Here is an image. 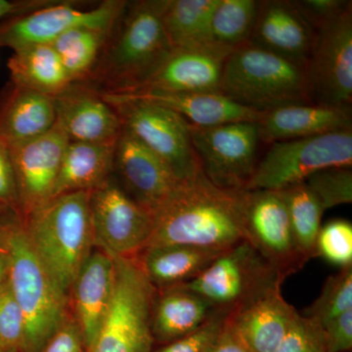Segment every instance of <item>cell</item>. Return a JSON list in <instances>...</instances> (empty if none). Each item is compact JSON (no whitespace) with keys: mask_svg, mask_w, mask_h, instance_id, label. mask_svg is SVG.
Returning a JSON list of instances; mask_svg holds the SVG:
<instances>
[{"mask_svg":"<svg viewBox=\"0 0 352 352\" xmlns=\"http://www.w3.org/2000/svg\"><path fill=\"white\" fill-rule=\"evenodd\" d=\"M25 332L24 315L7 279L0 289V351L22 352Z\"/></svg>","mask_w":352,"mask_h":352,"instance_id":"d590c367","label":"cell"},{"mask_svg":"<svg viewBox=\"0 0 352 352\" xmlns=\"http://www.w3.org/2000/svg\"><path fill=\"white\" fill-rule=\"evenodd\" d=\"M94 245L112 256L135 258L153 231V214L112 179L90 191Z\"/></svg>","mask_w":352,"mask_h":352,"instance_id":"7c38bea8","label":"cell"},{"mask_svg":"<svg viewBox=\"0 0 352 352\" xmlns=\"http://www.w3.org/2000/svg\"><path fill=\"white\" fill-rule=\"evenodd\" d=\"M316 256L342 268L352 266V224L335 219L322 226L316 241Z\"/></svg>","mask_w":352,"mask_h":352,"instance_id":"e575fe53","label":"cell"},{"mask_svg":"<svg viewBox=\"0 0 352 352\" xmlns=\"http://www.w3.org/2000/svg\"><path fill=\"white\" fill-rule=\"evenodd\" d=\"M327 352H347L352 349V309L324 326Z\"/></svg>","mask_w":352,"mask_h":352,"instance_id":"60d3db41","label":"cell"},{"mask_svg":"<svg viewBox=\"0 0 352 352\" xmlns=\"http://www.w3.org/2000/svg\"><path fill=\"white\" fill-rule=\"evenodd\" d=\"M127 4L124 0H106L94 9L80 10L73 1L55 0L50 6L0 23V47L17 51L51 44L76 28L113 32Z\"/></svg>","mask_w":352,"mask_h":352,"instance_id":"8fae6325","label":"cell"},{"mask_svg":"<svg viewBox=\"0 0 352 352\" xmlns=\"http://www.w3.org/2000/svg\"><path fill=\"white\" fill-rule=\"evenodd\" d=\"M316 36L295 0H265L259 2L249 43L307 66Z\"/></svg>","mask_w":352,"mask_h":352,"instance_id":"ac0fdd59","label":"cell"},{"mask_svg":"<svg viewBox=\"0 0 352 352\" xmlns=\"http://www.w3.org/2000/svg\"><path fill=\"white\" fill-rule=\"evenodd\" d=\"M0 352H1V351H0Z\"/></svg>","mask_w":352,"mask_h":352,"instance_id":"bcb514c9","label":"cell"},{"mask_svg":"<svg viewBox=\"0 0 352 352\" xmlns=\"http://www.w3.org/2000/svg\"><path fill=\"white\" fill-rule=\"evenodd\" d=\"M233 50L217 44L173 50L138 89L129 94L220 92L224 64Z\"/></svg>","mask_w":352,"mask_h":352,"instance_id":"2e32d148","label":"cell"},{"mask_svg":"<svg viewBox=\"0 0 352 352\" xmlns=\"http://www.w3.org/2000/svg\"><path fill=\"white\" fill-rule=\"evenodd\" d=\"M223 252L187 245H153L136 261L152 286L162 291L195 279Z\"/></svg>","mask_w":352,"mask_h":352,"instance_id":"d4e9b609","label":"cell"},{"mask_svg":"<svg viewBox=\"0 0 352 352\" xmlns=\"http://www.w3.org/2000/svg\"><path fill=\"white\" fill-rule=\"evenodd\" d=\"M126 129L162 160L180 180L201 170L192 144L191 124L182 116L153 102L126 95L102 94Z\"/></svg>","mask_w":352,"mask_h":352,"instance_id":"52a82bcc","label":"cell"},{"mask_svg":"<svg viewBox=\"0 0 352 352\" xmlns=\"http://www.w3.org/2000/svg\"><path fill=\"white\" fill-rule=\"evenodd\" d=\"M56 124L69 141L110 142L119 138L122 124L115 109L96 88L75 82L55 96Z\"/></svg>","mask_w":352,"mask_h":352,"instance_id":"d6986e66","label":"cell"},{"mask_svg":"<svg viewBox=\"0 0 352 352\" xmlns=\"http://www.w3.org/2000/svg\"><path fill=\"white\" fill-rule=\"evenodd\" d=\"M55 0H0V23L25 15L53 3Z\"/></svg>","mask_w":352,"mask_h":352,"instance_id":"7bdbcfd3","label":"cell"},{"mask_svg":"<svg viewBox=\"0 0 352 352\" xmlns=\"http://www.w3.org/2000/svg\"><path fill=\"white\" fill-rule=\"evenodd\" d=\"M217 310L205 298L182 286L157 291L152 311L155 340L166 344L194 332Z\"/></svg>","mask_w":352,"mask_h":352,"instance_id":"4316f807","label":"cell"},{"mask_svg":"<svg viewBox=\"0 0 352 352\" xmlns=\"http://www.w3.org/2000/svg\"><path fill=\"white\" fill-rule=\"evenodd\" d=\"M111 34L92 28H76L51 43L72 82H87Z\"/></svg>","mask_w":352,"mask_h":352,"instance_id":"4dcf8cb0","label":"cell"},{"mask_svg":"<svg viewBox=\"0 0 352 352\" xmlns=\"http://www.w3.org/2000/svg\"><path fill=\"white\" fill-rule=\"evenodd\" d=\"M274 352H327L320 322L298 314Z\"/></svg>","mask_w":352,"mask_h":352,"instance_id":"8d00e7d4","label":"cell"},{"mask_svg":"<svg viewBox=\"0 0 352 352\" xmlns=\"http://www.w3.org/2000/svg\"><path fill=\"white\" fill-rule=\"evenodd\" d=\"M0 206L20 208L17 183L9 146L0 138Z\"/></svg>","mask_w":352,"mask_h":352,"instance_id":"f35d334b","label":"cell"},{"mask_svg":"<svg viewBox=\"0 0 352 352\" xmlns=\"http://www.w3.org/2000/svg\"><path fill=\"white\" fill-rule=\"evenodd\" d=\"M243 214L248 242L284 279L302 270L307 261L296 250L279 191L244 190Z\"/></svg>","mask_w":352,"mask_h":352,"instance_id":"5bb4252c","label":"cell"},{"mask_svg":"<svg viewBox=\"0 0 352 352\" xmlns=\"http://www.w3.org/2000/svg\"><path fill=\"white\" fill-rule=\"evenodd\" d=\"M117 140L69 141L65 150L52 198L72 192L91 191L108 182L113 170Z\"/></svg>","mask_w":352,"mask_h":352,"instance_id":"484cf974","label":"cell"},{"mask_svg":"<svg viewBox=\"0 0 352 352\" xmlns=\"http://www.w3.org/2000/svg\"><path fill=\"white\" fill-rule=\"evenodd\" d=\"M89 196L78 191L54 197L28 215L32 249L66 295L94 245Z\"/></svg>","mask_w":352,"mask_h":352,"instance_id":"3957f363","label":"cell"},{"mask_svg":"<svg viewBox=\"0 0 352 352\" xmlns=\"http://www.w3.org/2000/svg\"><path fill=\"white\" fill-rule=\"evenodd\" d=\"M192 144L206 177L219 188L244 191L258 166L256 122L191 126Z\"/></svg>","mask_w":352,"mask_h":352,"instance_id":"30bf717a","label":"cell"},{"mask_svg":"<svg viewBox=\"0 0 352 352\" xmlns=\"http://www.w3.org/2000/svg\"><path fill=\"white\" fill-rule=\"evenodd\" d=\"M284 281L245 240L221 252L198 277L182 287L205 298L217 309L232 312L264 289Z\"/></svg>","mask_w":352,"mask_h":352,"instance_id":"9c48e42d","label":"cell"},{"mask_svg":"<svg viewBox=\"0 0 352 352\" xmlns=\"http://www.w3.org/2000/svg\"><path fill=\"white\" fill-rule=\"evenodd\" d=\"M8 278V265H7L6 254L0 252V289L6 283Z\"/></svg>","mask_w":352,"mask_h":352,"instance_id":"f6af8a7d","label":"cell"},{"mask_svg":"<svg viewBox=\"0 0 352 352\" xmlns=\"http://www.w3.org/2000/svg\"><path fill=\"white\" fill-rule=\"evenodd\" d=\"M8 69L13 85L53 97L61 94L73 83L51 44L14 51Z\"/></svg>","mask_w":352,"mask_h":352,"instance_id":"83f0119b","label":"cell"},{"mask_svg":"<svg viewBox=\"0 0 352 352\" xmlns=\"http://www.w3.org/2000/svg\"><path fill=\"white\" fill-rule=\"evenodd\" d=\"M243 192L219 188L201 170L182 180L153 212V231L146 248L187 245L226 251L247 240Z\"/></svg>","mask_w":352,"mask_h":352,"instance_id":"6da1fadb","label":"cell"},{"mask_svg":"<svg viewBox=\"0 0 352 352\" xmlns=\"http://www.w3.org/2000/svg\"><path fill=\"white\" fill-rule=\"evenodd\" d=\"M6 239L7 279L25 318L22 352H39L68 320V295L36 256L25 229L10 227Z\"/></svg>","mask_w":352,"mask_h":352,"instance_id":"5b68a950","label":"cell"},{"mask_svg":"<svg viewBox=\"0 0 352 352\" xmlns=\"http://www.w3.org/2000/svg\"><path fill=\"white\" fill-rule=\"evenodd\" d=\"M39 352H87L76 320H67Z\"/></svg>","mask_w":352,"mask_h":352,"instance_id":"b9f144b4","label":"cell"},{"mask_svg":"<svg viewBox=\"0 0 352 352\" xmlns=\"http://www.w3.org/2000/svg\"><path fill=\"white\" fill-rule=\"evenodd\" d=\"M164 2H129L85 83L102 94H129L156 71L173 51L164 29Z\"/></svg>","mask_w":352,"mask_h":352,"instance_id":"7a4b0ae2","label":"cell"},{"mask_svg":"<svg viewBox=\"0 0 352 352\" xmlns=\"http://www.w3.org/2000/svg\"><path fill=\"white\" fill-rule=\"evenodd\" d=\"M56 124L55 97L13 85L0 100V138L7 145L38 138Z\"/></svg>","mask_w":352,"mask_h":352,"instance_id":"cb8c5ba5","label":"cell"},{"mask_svg":"<svg viewBox=\"0 0 352 352\" xmlns=\"http://www.w3.org/2000/svg\"><path fill=\"white\" fill-rule=\"evenodd\" d=\"M279 192L288 212L296 250L307 263L316 256V241L325 210L319 199L305 182Z\"/></svg>","mask_w":352,"mask_h":352,"instance_id":"f546056e","label":"cell"},{"mask_svg":"<svg viewBox=\"0 0 352 352\" xmlns=\"http://www.w3.org/2000/svg\"><path fill=\"white\" fill-rule=\"evenodd\" d=\"M69 139L57 124L38 138L9 146L20 208L29 215L52 198Z\"/></svg>","mask_w":352,"mask_h":352,"instance_id":"9a60e30c","label":"cell"},{"mask_svg":"<svg viewBox=\"0 0 352 352\" xmlns=\"http://www.w3.org/2000/svg\"><path fill=\"white\" fill-rule=\"evenodd\" d=\"M219 0H166L163 25L171 50L212 45L210 20Z\"/></svg>","mask_w":352,"mask_h":352,"instance_id":"f1b7e54d","label":"cell"},{"mask_svg":"<svg viewBox=\"0 0 352 352\" xmlns=\"http://www.w3.org/2000/svg\"><path fill=\"white\" fill-rule=\"evenodd\" d=\"M256 0H219L210 20V34L217 45L236 50L249 43L258 16Z\"/></svg>","mask_w":352,"mask_h":352,"instance_id":"1f68e13d","label":"cell"},{"mask_svg":"<svg viewBox=\"0 0 352 352\" xmlns=\"http://www.w3.org/2000/svg\"><path fill=\"white\" fill-rule=\"evenodd\" d=\"M153 102L182 116L192 126L212 127L233 122H258L261 112L241 105L221 92L168 94L135 92L120 94Z\"/></svg>","mask_w":352,"mask_h":352,"instance_id":"603a6c76","label":"cell"},{"mask_svg":"<svg viewBox=\"0 0 352 352\" xmlns=\"http://www.w3.org/2000/svg\"><path fill=\"white\" fill-rule=\"evenodd\" d=\"M113 170L124 191L152 214L182 182L124 127L116 143Z\"/></svg>","mask_w":352,"mask_h":352,"instance_id":"e0dca14e","label":"cell"},{"mask_svg":"<svg viewBox=\"0 0 352 352\" xmlns=\"http://www.w3.org/2000/svg\"><path fill=\"white\" fill-rule=\"evenodd\" d=\"M220 92L258 112L312 104L307 65L247 43L227 57Z\"/></svg>","mask_w":352,"mask_h":352,"instance_id":"277c9868","label":"cell"},{"mask_svg":"<svg viewBox=\"0 0 352 352\" xmlns=\"http://www.w3.org/2000/svg\"><path fill=\"white\" fill-rule=\"evenodd\" d=\"M307 69L314 104L351 108L352 4L318 28Z\"/></svg>","mask_w":352,"mask_h":352,"instance_id":"4fadbf2b","label":"cell"},{"mask_svg":"<svg viewBox=\"0 0 352 352\" xmlns=\"http://www.w3.org/2000/svg\"><path fill=\"white\" fill-rule=\"evenodd\" d=\"M316 30L351 6V0H295Z\"/></svg>","mask_w":352,"mask_h":352,"instance_id":"ab89813d","label":"cell"},{"mask_svg":"<svg viewBox=\"0 0 352 352\" xmlns=\"http://www.w3.org/2000/svg\"><path fill=\"white\" fill-rule=\"evenodd\" d=\"M352 309V266L342 268L329 276L320 296L303 311L305 316L316 319L324 326L336 317Z\"/></svg>","mask_w":352,"mask_h":352,"instance_id":"d6a6232c","label":"cell"},{"mask_svg":"<svg viewBox=\"0 0 352 352\" xmlns=\"http://www.w3.org/2000/svg\"><path fill=\"white\" fill-rule=\"evenodd\" d=\"M116 270L108 252H92L73 285L76 323L87 351L110 309L115 291Z\"/></svg>","mask_w":352,"mask_h":352,"instance_id":"7402d4cb","label":"cell"},{"mask_svg":"<svg viewBox=\"0 0 352 352\" xmlns=\"http://www.w3.org/2000/svg\"><path fill=\"white\" fill-rule=\"evenodd\" d=\"M281 285L264 289L229 315V321L252 352H274L298 311L286 302Z\"/></svg>","mask_w":352,"mask_h":352,"instance_id":"ffe728a7","label":"cell"},{"mask_svg":"<svg viewBox=\"0 0 352 352\" xmlns=\"http://www.w3.org/2000/svg\"><path fill=\"white\" fill-rule=\"evenodd\" d=\"M208 352H252L227 319L226 326Z\"/></svg>","mask_w":352,"mask_h":352,"instance_id":"ee69618b","label":"cell"},{"mask_svg":"<svg viewBox=\"0 0 352 352\" xmlns=\"http://www.w3.org/2000/svg\"><path fill=\"white\" fill-rule=\"evenodd\" d=\"M112 256L116 270L112 303L87 352H152L157 289L135 258Z\"/></svg>","mask_w":352,"mask_h":352,"instance_id":"8992f818","label":"cell"},{"mask_svg":"<svg viewBox=\"0 0 352 352\" xmlns=\"http://www.w3.org/2000/svg\"><path fill=\"white\" fill-rule=\"evenodd\" d=\"M352 166H333L310 175L308 188L320 201L324 210L352 201Z\"/></svg>","mask_w":352,"mask_h":352,"instance_id":"836d02e7","label":"cell"},{"mask_svg":"<svg viewBox=\"0 0 352 352\" xmlns=\"http://www.w3.org/2000/svg\"><path fill=\"white\" fill-rule=\"evenodd\" d=\"M230 314L227 310H215L194 332L164 344L155 352H208L223 330Z\"/></svg>","mask_w":352,"mask_h":352,"instance_id":"74e56055","label":"cell"},{"mask_svg":"<svg viewBox=\"0 0 352 352\" xmlns=\"http://www.w3.org/2000/svg\"><path fill=\"white\" fill-rule=\"evenodd\" d=\"M266 143L312 138L352 129L351 108L300 104L263 112L256 122Z\"/></svg>","mask_w":352,"mask_h":352,"instance_id":"44dd1931","label":"cell"},{"mask_svg":"<svg viewBox=\"0 0 352 352\" xmlns=\"http://www.w3.org/2000/svg\"><path fill=\"white\" fill-rule=\"evenodd\" d=\"M333 166H352V129L272 143L245 191H282Z\"/></svg>","mask_w":352,"mask_h":352,"instance_id":"ba28073f","label":"cell"}]
</instances>
